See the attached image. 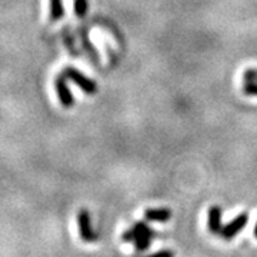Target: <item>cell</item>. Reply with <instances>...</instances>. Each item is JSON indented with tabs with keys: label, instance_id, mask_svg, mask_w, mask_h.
<instances>
[{
	"label": "cell",
	"instance_id": "obj_1",
	"mask_svg": "<svg viewBox=\"0 0 257 257\" xmlns=\"http://www.w3.org/2000/svg\"><path fill=\"white\" fill-rule=\"evenodd\" d=\"M155 236H156V233L150 229L146 223L139 221L132 229H128L127 231L123 233L121 239L124 240V241H127V243H135L138 251H145L150 246L152 239Z\"/></svg>",
	"mask_w": 257,
	"mask_h": 257
},
{
	"label": "cell",
	"instance_id": "obj_2",
	"mask_svg": "<svg viewBox=\"0 0 257 257\" xmlns=\"http://www.w3.org/2000/svg\"><path fill=\"white\" fill-rule=\"evenodd\" d=\"M62 73L66 76V79H70L72 82L76 83L86 94H94L97 92V84L93 82L92 79H89L87 76H84L73 67H66Z\"/></svg>",
	"mask_w": 257,
	"mask_h": 257
},
{
	"label": "cell",
	"instance_id": "obj_3",
	"mask_svg": "<svg viewBox=\"0 0 257 257\" xmlns=\"http://www.w3.org/2000/svg\"><path fill=\"white\" fill-rule=\"evenodd\" d=\"M77 221H79V229H80V236H82L83 241L86 243H93L97 239V234L94 233V230L92 229V221H90V213L83 209L79 213V217H77Z\"/></svg>",
	"mask_w": 257,
	"mask_h": 257
},
{
	"label": "cell",
	"instance_id": "obj_4",
	"mask_svg": "<svg viewBox=\"0 0 257 257\" xmlns=\"http://www.w3.org/2000/svg\"><path fill=\"white\" fill-rule=\"evenodd\" d=\"M247 221L248 213H241V214H239L234 220L230 221L227 226H224V227L221 229L220 236L224 240L233 239L234 236H237L240 231L244 229V226L247 224Z\"/></svg>",
	"mask_w": 257,
	"mask_h": 257
},
{
	"label": "cell",
	"instance_id": "obj_5",
	"mask_svg": "<svg viewBox=\"0 0 257 257\" xmlns=\"http://www.w3.org/2000/svg\"><path fill=\"white\" fill-rule=\"evenodd\" d=\"M56 90H57V96H59V100L62 103L63 107H72L74 104V97L73 94L70 93L69 87H67V83H66V76L63 73H60L56 77Z\"/></svg>",
	"mask_w": 257,
	"mask_h": 257
},
{
	"label": "cell",
	"instance_id": "obj_6",
	"mask_svg": "<svg viewBox=\"0 0 257 257\" xmlns=\"http://www.w3.org/2000/svg\"><path fill=\"white\" fill-rule=\"evenodd\" d=\"M209 230L213 234L221 233V209L220 206H211L209 209V220H207Z\"/></svg>",
	"mask_w": 257,
	"mask_h": 257
},
{
	"label": "cell",
	"instance_id": "obj_7",
	"mask_svg": "<svg viewBox=\"0 0 257 257\" xmlns=\"http://www.w3.org/2000/svg\"><path fill=\"white\" fill-rule=\"evenodd\" d=\"M145 217L147 220L150 221H160V223H165V221L170 220L172 217V211L169 209H147L145 211Z\"/></svg>",
	"mask_w": 257,
	"mask_h": 257
},
{
	"label": "cell",
	"instance_id": "obj_8",
	"mask_svg": "<svg viewBox=\"0 0 257 257\" xmlns=\"http://www.w3.org/2000/svg\"><path fill=\"white\" fill-rule=\"evenodd\" d=\"M80 37H82L83 47H84V50L87 52V55L90 56V59H92L94 63H99V53H97L96 49L93 47L92 42L89 40V36H87V32H84V29L80 30Z\"/></svg>",
	"mask_w": 257,
	"mask_h": 257
},
{
	"label": "cell",
	"instance_id": "obj_9",
	"mask_svg": "<svg viewBox=\"0 0 257 257\" xmlns=\"http://www.w3.org/2000/svg\"><path fill=\"white\" fill-rule=\"evenodd\" d=\"M64 16V6L62 0H50V20L57 22Z\"/></svg>",
	"mask_w": 257,
	"mask_h": 257
},
{
	"label": "cell",
	"instance_id": "obj_10",
	"mask_svg": "<svg viewBox=\"0 0 257 257\" xmlns=\"http://www.w3.org/2000/svg\"><path fill=\"white\" fill-rule=\"evenodd\" d=\"M89 10L87 0H74V13L77 18H84Z\"/></svg>",
	"mask_w": 257,
	"mask_h": 257
},
{
	"label": "cell",
	"instance_id": "obj_11",
	"mask_svg": "<svg viewBox=\"0 0 257 257\" xmlns=\"http://www.w3.org/2000/svg\"><path fill=\"white\" fill-rule=\"evenodd\" d=\"M243 92L247 96H257V82H247L244 83Z\"/></svg>",
	"mask_w": 257,
	"mask_h": 257
},
{
	"label": "cell",
	"instance_id": "obj_12",
	"mask_svg": "<svg viewBox=\"0 0 257 257\" xmlns=\"http://www.w3.org/2000/svg\"><path fill=\"white\" fill-rule=\"evenodd\" d=\"M244 83L247 82H257V69H250L246 73L243 74Z\"/></svg>",
	"mask_w": 257,
	"mask_h": 257
},
{
	"label": "cell",
	"instance_id": "obj_13",
	"mask_svg": "<svg viewBox=\"0 0 257 257\" xmlns=\"http://www.w3.org/2000/svg\"><path fill=\"white\" fill-rule=\"evenodd\" d=\"M147 257H175V253H173V250L163 248V250H159V251H156V253H153V254H150V256Z\"/></svg>",
	"mask_w": 257,
	"mask_h": 257
},
{
	"label": "cell",
	"instance_id": "obj_14",
	"mask_svg": "<svg viewBox=\"0 0 257 257\" xmlns=\"http://www.w3.org/2000/svg\"><path fill=\"white\" fill-rule=\"evenodd\" d=\"M254 236L257 237V224H256V227H254Z\"/></svg>",
	"mask_w": 257,
	"mask_h": 257
}]
</instances>
